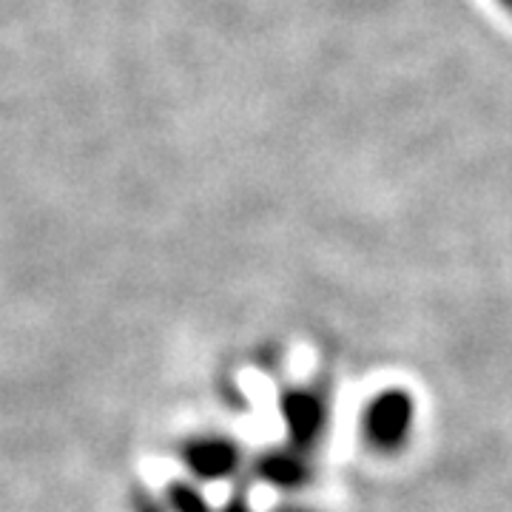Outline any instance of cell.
<instances>
[{
  "label": "cell",
  "instance_id": "1",
  "mask_svg": "<svg viewBox=\"0 0 512 512\" xmlns=\"http://www.w3.org/2000/svg\"><path fill=\"white\" fill-rule=\"evenodd\" d=\"M484 3L490 6L495 18L501 20L507 29H512V0H484Z\"/></svg>",
  "mask_w": 512,
  "mask_h": 512
}]
</instances>
